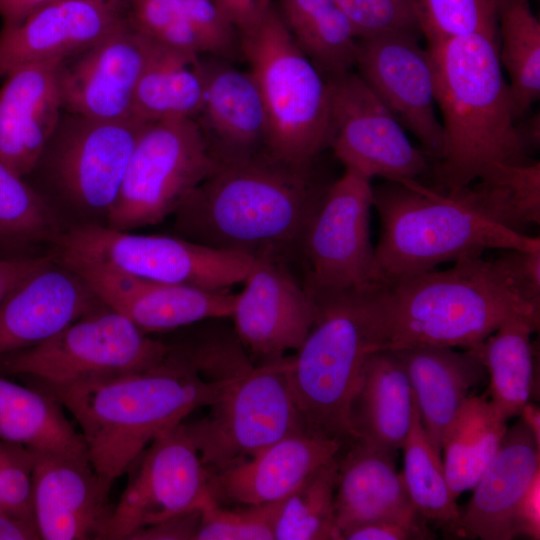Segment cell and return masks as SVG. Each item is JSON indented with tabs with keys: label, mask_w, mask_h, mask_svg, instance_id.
Instances as JSON below:
<instances>
[{
	"label": "cell",
	"mask_w": 540,
	"mask_h": 540,
	"mask_svg": "<svg viewBox=\"0 0 540 540\" xmlns=\"http://www.w3.org/2000/svg\"><path fill=\"white\" fill-rule=\"evenodd\" d=\"M516 537L540 539V472L521 497L514 514Z\"/></svg>",
	"instance_id": "c3c4849f"
},
{
	"label": "cell",
	"mask_w": 540,
	"mask_h": 540,
	"mask_svg": "<svg viewBox=\"0 0 540 540\" xmlns=\"http://www.w3.org/2000/svg\"><path fill=\"white\" fill-rule=\"evenodd\" d=\"M53 256L0 258V306L11 291L27 276L48 263Z\"/></svg>",
	"instance_id": "681fc988"
},
{
	"label": "cell",
	"mask_w": 540,
	"mask_h": 540,
	"mask_svg": "<svg viewBox=\"0 0 540 540\" xmlns=\"http://www.w3.org/2000/svg\"><path fill=\"white\" fill-rule=\"evenodd\" d=\"M409 379L420 421L435 448L442 452L445 435L485 367L474 348L411 346L393 350Z\"/></svg>",
	"instance_id": "83f0119b"
},
{
	"label": "cell",
	"mask_w": 540,
	"mask_h": 540,
	"mask_svg": "<svg viewBox=\"0 0 540 540\" xmlns=\"http://www.w3.org/2000/svg\"><path fill=\"white\" fill-rule=\"evenodd\" d=\"M241 370L210 376L190 352L177 350L149 369L91 376L42 390L76 420L91 465L113 485L159 434L215 403Z\"/></svg>",
	"instance_id": "7a4b0ae2"
},
{
	"label": "cell",
	"mask_w": 540,
	"mask_h": 540,
	"mask_svg": "<svg viewBox=\"0 0 540 540\" xmlns=\"http://www.w3.org/2000/svg\"><path fill=\"white\" fill-rule=\"evenodd\" d=\"M145 125L64 111L32 173L76 210L106 218Z\"/></svg>",
	"instance_id": "7c38bea8"
},
{
	"label": "cell",
	"mask_w": 540,
	"mask_h": 540,
	"mask_svg": "<svg viewBox=\"0 0 540 540\" xmlns=\"http://www.w3.org/2000/svg\"><path fill=\"white\" fill-rule=\"evenodd\" d=\"M129 23L153 41L228 61L240 54L239 32L214 0H138Z\"/></svg>",
	"instance_id": "f546056e"
},
{
	"label": "cell",
	"mask_w": 540,
	"mask_h": 540,
	"mask_svg": "<svg viewBox=\"0 0 540 540\" xmlns=\"http://www.w3.org/2000/svg\"><path fill=\"white\" fill-rule=\"evenodd\" d=\"M204 99L196 122L217 162L267 151L268 119L252 74L228 60L202 56Z\"/></svg>",
	"instance_id": "603a6c76"
},
{
	"label": "cell",
	"mask_w": 540,
	"mask_h": 540,
	"mask_svg": "<svg viewBox=\"0 0 540 540\" xmlns=\"http://www.w3.org/2000/svg\"><path fill=\"white\" fill-rule=\"evenodd\" d=\"M217 163L195 119L146 124L104 225L131 231L162 222L177 211Z\"/></svg>",
	"instance_id": "30bf717a"
},
{
	"label": "cell",
	"mask_w": 540,
	"mask_h": 540,
	"mask_svg": "<svg viewBox=\"0 0 540 540\" xmlns=\"http://www.w3.org/2000/svg\"><path fill=\"white\" fill-rule=\"evenodd\" d=\"M126 22L123 9L92 0H52L0 30V79L26 65L62 62Z\"/></svg>",
	"instance_id": "44dd1931"
},
{
	"label": "cell",
	"mask_w": 540,
	"mask_h": 540,
	"mask_svg": "<svg viewBox=\"0 0 540 540\" xmlns=\"http://www.w3.org/2000/svg\"><path fill=\"white\" fill-rule=\"evenodd\" d=\"M290 356L243 368L207 416L186 424L210 474L306 431L289 381Z\"/></svg>",
	"instance_id": "9c48e42d"
},
{
	"label": "cell",
	"mask_w": 540,
	"mask_h": 540,
	"mask_svg": "<svg viewBox=\"0 0 540 540\" xmlns=\"http://www.w3.org/2000/svg\"><path fill=\"white\" fill-rule=\"evenodd\" d=\"M371 180L348 169L330 183L302 241L310 297L384 285L370 238Z\"/></svg>",
	"instance_id": "4fadbf2b"
},
{
	"label": "cell",
	"mask_w": 540,
	"mask_h": 540,
	"mask_svg": "<svg viewBox=\"0 0 540 540\" xmlns=\"http://www.w3.org/2000/svg\"><path fill=\"white\" fill-rule=\"evenodd\" d=\"M520 420L526 425L534 439L540 444V410L539 407L532 402H527L521 409L519 415Z\"/></svg>",
	"instance_id": "11a10c76"
},
{
	"label": "cell",
	"mask_w": 540,
	"mask_h": 540,
	"mask_svg": "<svg viewBox=\"0 0 540 540\" xmlns=\"http://www.w3.org/2000/svg\"><path fill=\"white\" fill-rule=\"evenodd\" d=\"M540 472V444L519 419L507 428L501 445L474 486L460 530L482 540L516 537V507L536 474Z\"/></svg>",
	"instance_id": "484cf974"
},
{
	"label": "cell",
	"mask_w": 540,
	"mask_h": 540,
	"mask_svg": "<svg viewBox=\"0 0 540 540\" xmlns=\"http://www.w3.org/2000/svg\"><path fill=\"white\" fill-rule=\"evenodd\" d=\"M238 32L255 23L273 5L272 0H214Z\"/></svg>",
	"instance_id": "f907efd6"
},
{
	"label": "cell",
	"mask_w": 540,
	"mask_h": 540,
	"mask_svg": "<svg viewBox=\"0 0 540 540\" xmlns=\"http://www.w3.org/2000/svg\"><path fill=\"white\" fill-rule=\"evenodd\" d=\"M200 510L183 513L156 524L141 528L129 539L195 540L200 525Z\"/></svg>",
	"instance_id": "7dc6e473"
},
{
	"label": "cell",
	"mask_w": 540,
	"mask_h": 540,
	"mask_svg": "<svg viewBox=\"0 0 540 540\" xmlns=\"http://www.w3.org/2000/svg\"><path fill=\"white\" fill-rule=\"evenodd\" d=\"M242 283L230 315L240 341L262 362L296 351L312 326L315 307L288 265L255 259Z\"/></svg>",
	"instance_id": "d6986e66"
},
{
	"label": "cell",
	"mask_w": 540,
	"mask_h": 540,
	"mask_svg": "<svg viewBox=\"0 0 540 540\" xmlns=\"http://www.w3.org/2000/svg\"><path fill=\"white\" fill-rule=\"evenodd\" d=\"M312 166L290 164L267 151L218 162L174 213L175 230L211 248L288 265L300 257L329 185Z\"/></svg>",
	"instance_id": "6da1fadb"
},
{
	"label": "cell",
	"mask_w": 540,
	"mask_h": 540,
	"mask_svg": "<svg viewBox=\"0 0 540 540\" xmlns=\"http://www.w3.org/2000/svg\"><path fill=\"white\" fill-rule=\"evenodd\" d=\"M176 351L103 304L39 344L0 355V373L27 377L47 389L149 369Z\"/></svg>",
	"instance_id": "ba28073f"
},
{
	"label": "cell",
	"mask_w": 540,
	"mask_h": 540,
	"mask_svg": "<svg viewBox=\"0 0 540 540\" xmlns=\"http://www.w3.org/2000/svg\"><path fill=\"white\" fill-rule=\"evenodd\" d=\"M373 207L380 218L374 251L384 284L491 249L540 250L539 237L496 220L478 182L442 190L417 179L386 181L373 188Z\"/></svg>",
	"instance_id": "277c9868"
},
{
	"label": "cell",
	"mask_w": 540,
	"mask_h": 540,
	"mask_svg": "<svg viewBox=\"0 0 540 540\" xmlns=\"http://www.w3.org/2000/svg\"><path fill=\"white\" fill-rule=\"evenodd\" d=\"M497 20L498 55L517 120L540 97V22L529 0H501Z\"/></svg>",
	"instance_id": "d590c367"
},
{
	"label": "cell",
	"mask_w": 540,
	"mask_h": 540,
	"mask_svg": "<svg viewBox=\"0 0 540 540\" xmlns=\"http://www.w3.org/2000/svg\"><path fill=\"white\" fill-rule=\"evenodd\" d=\"M62 408L50 393L19 385L0 373V440L34 451L87 456L80 432Z\"/></svg>",
	"instance_id": "1f68e13d"
},
{
	"label": "cell",
	"mask_w": 540,
	"mask_h": 540,
	"mask_svg": "<svg viewBox=\"0 0 540 540\" xmlns=\"http://www.w3.org/2000/svg\"><path fill=\"white\" fill-rule=\"evenodd\" d=\"M92 1L104 4V5H108L111 7L119 8V9H123V5H125L123 0H92Z\"/></svg>",
	"instance_id": "9f6ffc18"
},
{
	"label": "cell",
	"mask_w": 540,
	"mask_h": 540,
	"mask_svg": "<svg viewBox=\"0 0 540 540\" xmlns=\"http://www.w3.org/2000/svg\"><path fill=\"white\" fill-rule=\"evenodd\" d=\"M386 349L429 345L475 348L514 317L540 321L501 254L465 257L386 284Z\"/></svg>",
	"instance_id": "5b68a950"
},
{
	"label": "cell",
	"mask_w": 540,
	"mask_h": 540,
	"mask_svg": "<svg viewBox=\"0 0 540 540\" xmlns=\"http://www.w3.org/2000/svg\"><path fill=\"white\" fill-rule=\"evenodd\" d=\"M519 137L529 155L540 146V116L539 112L527 117L516 124Z\"/></svg>",
	"instance_id": "db71d44e"
},
{
	"label": "cell",
	"mask_w": 540,
	"mask_h": 540,
	"mask_svg": "<svg viewBox=\"0 0 540 540\" xmlns=\"http://www.w3.org/2000/svg\"><path fill=\"white\" fill-rule=\"evenodd\" d=\"M426 520L405 521L381 519L364 523L344 531L341 540H422L434 535Z\"/></svg>",
	"instance_id": "f6af8a7d"
},
{
	"label": "cell",
	"mask_w": 540,
	"mask_h": 540,
	"mask_svg": "<svg viewBox=\"0 0 540 540\" xmlns=\"http://www.w3.org/2000/svg\"><path fill=\"white\" fill-rule=\"evenodd\" d=\"M479 179L490 180L505 191L512 228L520 233L540 222V162L525 164L494 163Z\"/></svg>",
	"instance_id": "b9f144b4"
},
{
	"label": "cell",
	"mask_w": 540,
	"mask_h": 540,
	"mask_svg": "<svg viewBox=\"0 0 540 540\" xmlns=\"http://www.w3.org/2000/svg\"><path fill=\"white\" fill-rule=\"evenodd\" d=\"M336 457L309 475L283 500L275 540H341L334 508Z\"/></svg>",
	"instance_id": "74e56055"
},
{
	"label": "cell",
	"mask_w": 540,
	"mask_h": 540,
	"mask_svg": "<svg viewBox=\"0 0 540 540\" xmlns=\"http://www.w3.org/2000/svg\"><path fill=\"white\" fill-rule=\"evenodd\" d=\"M344 444L307 431L290 434L219 472L210 474L211 498L218 504L261 505L285 499Z\"/></svg>",
	"instance_id": "cb8c5ba5"
},
{
	"label": "cell",
	"mask_w": 540,
	"mask_h": 540,
	"mask_svg": "<svg viewBox=\"0 0 540 540\" xmlns=\"http://www.w3.org/2000/svg\"><path fill=\"white\" fill-rule=\"evenodd\" d=\"M239 43L265 104L267 152L290 164L313 165L329 147L327 78L298 46L275 5L239 32Z\"/></svg>",
	"instance_id": "52a82bcc"
},
{
	"label": "cell",
	"mask_w": 540,
	"mask_h": 540,
	"mask_svg": "<svg viewBox=\"0 0 540 540\" xmlns=\"http://www.w3.org/2000/svg\"><path fill=\"white\" fill-rule=\"evenodd\" d=\"M507 428V420L486 396H468L442 444L445 476L454 498L474 488Z\"/></svg>",
	"instance_id": "836d02e7"
},
{
	"label": "cell",
	"mask_w": 540,
	"mask_h": 540,
	"mask_svg": "<svg viewBox=\"0 0 540 540\" xmlns=\"http://www.w3.org/2000/svg\"><path fill=\"white\" fill-rule=\"evenodd\" d=\"M202 56L154 41L138 81L132 118L148 124L167 119H196L204 99Z\"/></svg>",
	"instance_id": "4dcf8cb0"
},
{
	"label": "cell",
	"mask_w": 540,
	"mask_h": 540,
	"mask_svg": "<svg viewBox=\"0 0 540 540\" xmlns=\"http://www.w3.org/2000/svg\"><path fill=\"white\" fill-rule=\"evenodd\" d=\"M427 42L469 34L498 38L501 0H405Z\"/></svg>",
	"instance_id": "ab89813d"
},
{
	"label": "cell",
	"mask_w": 540,
	"mask_h": 540,
	"mask_svg": "<svg viewBox=\"0 0 540 540\" xmlns=\"http://www.w3.org/2000/svg\"><path fill=\"white\" fill-rule=\"evenodd\" d=\"M540 321L514 317L475 347L490 376V401L506 419L518 416L535 391L531 335Z\"/></svg>",
	"instance_id": "d6a6232c"
},
{
	"label": "cell",
	"mask_w": 540,
	"mask_h": 540,
	"mask_svg": "<svg viewBox=\"0 0 540 540\" xmlns=\"http://www.w3.org/2000/svg\"><path fill=\"white\" fill-rule=\"evenodd\" d=\"M402 478L417 512L426 520L460 530L461 512L446 480L441 452L430 441L414 401L410 432L402 446Z\"/></svg>",
	"instance_id": "8d00e7d4"
},
{
	"label": "cell",
	"mask_w": 540,
	"mask_h": 540,
	"mask_svg": "<svg viewBox=\"0 0 540 540\" xmlns=\"http://www.w3.org/2000/svg\"><path fill=\"white\" fill-rule=\"evenodd\" d=\"M41 539L36 522L0 510V540Z\"/></svg>",
	"instance_id": "816d5d0a"
},
{
	"label": "cell",
	"mask_w": 540,
	"mask_h": 540,
	"mask_svg": "<svg viewBox=\"0 0 540 540\" xmlns=\"http://www.w3.org/2000/svg\"><path fill=\"white\" fill-rule=\"evenodd\" d=\"M413 409L412 388L396 353L390 349L372 353L350 404L355 439L395 452L410 432Z\"/></svg>",
	"instance_id": "f1b7e54d"
},
{
	"label": "cell",
	"mask_w": 540,
	"mask_h": 540,
	"mask_svg": "<svg viewBox=\"0 0 540 540\" xmlns=\"http://www.w3.org/2000/svg\"><path fill=\"white\" fill-rule=\"evenodd\" d=\"M138 1V0H123L124 4H129L131 2Z\"/></svg>",
	"instance_id": "6f0895ef"
},
{
	"label": "cell",
	"mask_w": 540,
	"mask_h": 540,
	"mask_svg": "<svg viewBox=\"0 0 540 540\" xmlns=\"http://www.w3.org/2000/svg\"><path fill=\"white\" fill-rule=\"evenodd\" d=\"M420 33L394 31L358 39L357 74L400 125L439 160L444 150L442 124L436 116L435 73Z\"/></svg>",
	"instance_id": "2e32d148"
},
{
	"label": "cell",
	"mask_w": 540,
	"mask_h": 540,
	"mask_svg": "<svg viewBox=\"0 0 540 540\" xmlns=\"http://www.w3.org/2000/svg\"><path fill=\"white\" fill-rule=\"evenodd\" d=\"M336 458L334 508L340 535L381 519L425 520L408 496L392 452L355 439L344 444Z\"/></svg>",
	"instance_id": "4316f807"
},
{
	"label": "cell",
	"mask_w": 540,
	"mask_h": 540,
	"mask_svg": "<svg viewBox=\"0 0 540 540\" xmlns=\"http://www.w3.org/2000/svg\"><path fill=\"white\" fill-rule=\"evenodd\" d=\"M61 232L46 198L0 159V244L55 242Z\"/></svg>",
	"instance_id": "f35d334b"
},
{
	"label": "cell",
	"mask_w": 540,
	"mask_h": 540,
	"mask_svg": "<svg viewBox=\"0 0 540 540\" xmlns=\"http://www.w3.org/2000/svg\"><path fill=\"white\" fill-rule=\"evenodd\" d=\"M358 39L394 31L420 33L405 0H335Z\"/></svg>",
	"instance_id": "ee69618b"
},
{
	"label": "cell",
	"mask_w": 540,
	"mask_h": 540,
	"mask_svg": "<svg viewBox=\"0 0 540 540\" xmlns=\"http://www.w3.org/2000/svg\"><path fill=\"white\" fill-rule=\"evenodd\" d=\"M33 453V511L44 540L102 539L114 507L111 484L87 456Z\"/></svg>",
	"instance_id": "ffe728a7"
},
{
	"label": "cell",
	"mask_w": 540,
	"mask_h": 540,
	"mask_svg": "<svg viewBox=\"0 0 540 540\" xmlns=\"http://www.w3.org/2000/svg\"><path fill=\"white\" fill-rule=\"evenodd\" d=\"M56 257L98 262L126 274L170 284L228 290L246 278L255 259L181 236L143 235L99 223L62 231Z\"/></svg>",
	"instance_id": "8fae6325"
},
{
	"label": "cell",
	"mask_w": 540,
	"mask_h": 540,
	"mask_svg": "<svg viewBox=\"0 0 540 540\" xmlns=\"http://www.w3.org/2000/svg\"><path fill=\"white\" fill-rule=\"evenodd\" d=\"M498 43L485 34L428 42L443 117L444 150L433 167L438 189L467 186L494 163L532 161L517 132Z\"/></svg>",
	"instance_id": "3957f363"
},
{
	"label": "cell",
	"mask_w": 540,
	"mask_h": 540,
	"mask_svg": "<svg viewBox=\"0 0 540 540\" xmlns=\"http://www.w3.org/2000/svg\"><path fill=\"white\" fill-rule=\"evenodd\" d=\"M52 0H0L1 30L20 24L32 12Z\"/></svg>",
	"instance_id": "f5cc1de1"
},
{
	"label": "cell",
	"mask_w": 540,
	"mask_h": 540,
	"mask_svg": "<svg viewBox=\"0 0 540 540\" xmlns=\"http://www.w3.org/2000/svg\"><path fill=\"white\" fill-rule=\"evenodd\" d=\"M126 473L127 485L102 539H129L141 528L201 510L213 500L210 473L184 422L159 434Z\"/></svg>",
	"instance_id": "5bb4252c"
},
{
	"label": "cell",
	"mask_w": 540,
	"mask_h": 540,
	"mask_svg": "<svg viewBox=\"0 0 540 540\" xmlns=\"http://www.w3.org/2000/svg\"><path fill=\"white\" fill-rule=\"evenodd\" d=\"M104 303L76 272L53 258L0 306V355L39 344Z\"/></svg>",
	"instance_id": "7402d4cb"
},
{
	"label": "cell",
	"mask_w": 540,
	"mask_h": 540,
	"mask_svg": "<svg viewBox=\"0 0 540 540\" xmlns=\"http://www.w3.org/2000/svg\"><path fill=\"white\" fill-rule=\"evenodd\" d=\"M310 298L314 321L290 356V386L306 431L345 444L355 440L349 412L363 367L386 349V284Z\"/></svg>",
	"instance_id": "8992f818"
},
{
	"label": "cell",
	"mask_w": 540,
	"mask_h": 540,
	"mask_svg": "<svg viewBox=\"0 0 540 540\" xmlns=\"http://www.w3.org/2000/svg\"><path fill=\"white\" fill-rule=\"evenodd\" d=\"M514 278L524 297L540 309V250H503Z\"/></svg>",
	"instance_id": "bcb514c9"
},
{
	"label": "cell",
	"mask_w": 540,
	"mask_h": 540,
	"mask_svg": "<svg viewBox=\"0 0 540 540\" xmlns=\"http://www.w3.org/2000/svg\"><path fill=\"white\" fill-rule=\"evenodd\" d=\"M283 500L234 509L211 500L200 510L195 540H274Z\"/></svg>",
	"instance_id": "60d3db41"
},
{
	"label": "cell",
	"mask_w": 540,
	"mask_h": 540,
	"mask_svg": "<svg viewBox=\"0 0 540 540\" xmlns=\"http://www.w3.org/2000/svg\"><path fill=\"white\" fill-rule=\"evenodd\" d=\"M330 87V140L345 169L368 179H417L428 159L363 79L348 71L327 78Z\"/></svg>",
	"instance_id": "9a60e30c"
},
{
	"label": "cell",
	"mask_w": 540,
	"mask_h": 540,
	"mask_svg": "<svg viewBox=\"0 0 540 540\" xmlns=\"http://www.w3.org/2000/svg\"><path fill=\"white\" fill-rule=\"evenodd\" d=\"M154 41L128 21L58 69L63 110L100 120L132 118L134 94Z\"/></svg>",
	"instance_id": "e0dca14e"
},
{
	"label": "cell",
	"mask_w": 540,
	"mask_h": 540,
	"mask_svg": "<svg viewBox=\"0 0 540 540\" xmlns=\"http://www.w3.org/2000/svg\"><path fill=\"white\" fill-rule=\"evenodd\" d=\"M61 62L20 67L0 88V159L21 177L32 173L64 112Z\"/></svg>",
	"instance_id": "d4e9b609"
},
{
	"label": "cell",
	"mask_w": 540,
	"mask_h": 540,
	"mask_svg": "<svg viewBox=\"0 0 540 540\" xmlns=\"http://www.w3.org/2000/svg\"><path fill=\"white\" fill-rule=\"evenodd\" d=\"M277 10L298 46L326 78L352 71L358 38L335 0H279Z\"/></svg>",
	"instance_id": "e575fe53"
},
{
	"label": "cell",
	"mask_w": 540,
	"mask_h": 540,
	"mask_svg": "<svg viewBox=\"0 0 540 540\" xmlns=\"http://www.w3.org/2000/svg\"><path fill=\"white\" fill-rule=\"evenodd\" d=\"M0 510L35 521L33 511V453L0 440Z\"/></svg>",
	"instance_id": "7bdbcfd3"
},
{
	"label": "cell",
	"mask_w": 540,
	"mask_h": 540,
	"mask_svg": "<svg viewBox=\"0 0 540 540\" xmlns=\"http://www.w3.org/2000/svg\"><path fill=\"white\" fill-rule=\"evenodd\" d=\"M56 260L76 272L99 299L145 333L230 317L236 294L227 290L138 278L107 265L70 257Z\"/></svg>",
	"instance_id": "ac0fdd59"
}]
</instances>
